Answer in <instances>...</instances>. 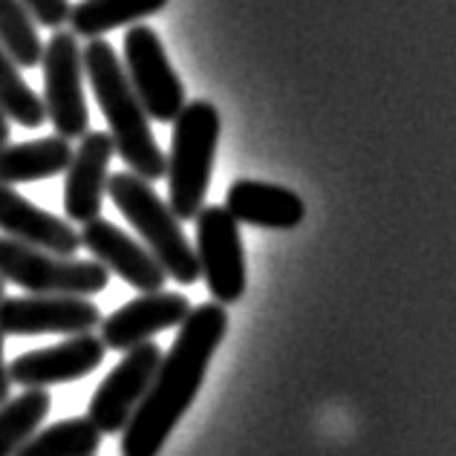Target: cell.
Wrapping results in <instances>:
<instances>
[{"instance_id":"1","label":"cell","mask_w":456,"mask_h":456,"mask_svg":"<svg viewBox=\"0 0 456 456\" xmlns=\"http://www.w3.org/2000/svg\"><path fill=\"white\" fill-rule=\"evenodd\" d=\"M228 312L223 304H202L179 327L171 350L162 355L156 376L122 430V456H156L179 419L194 404L208 364L225 338Z\"/></svg>"},{"instance_id":"2","label":"cell","mask_w":456,"mask_h":456,"mask_svg":"<svg viewBox=\"0 0 456 456\" xmlns=\"http://www.w3.org/2000/svg\"><path fill=\"white\" fill-rule=\"evenodd\" d=\"M81 58L84 76L90 78L95 102L110 125L116 153L136 176L148 179V183L162 179L167 174V156L156 145L151 118L125 73V64L118 61L116 46L104 38H93L81 50Z\"/></svg>"},{"instance_id":"3","label":"cell","mask_w":456,"mask_h":456,"mask_svg":"<svg viewBox=\"0 0 456 456\" xmlns=\"http://www.w3.org/2000/svg\"><path fill=\"white\" fill-rule=\"evenodd\" d=\"M220 142V113L206 99L188 102L174 122L167 153V206L176 220H197L206 208Z\"/></svg>"},{"instance_id":"4","label":"cell","mask_w":456,"mask_h":456,"mask_svg":"<svg viewBox=\"0 0 456 456\" xmlns=\"http://www.w3.org/2000/svg\"><path fill=\"white\" fill-rule=\"evenodd\" d=\"M107 194H110L113 206L122 211V217L145 240L151 255L162 263L167 278L183 286H191L202 278L197 248L188 243L176 214L156 194L148 179L136 176L134 171H122L107 179Z\"/></svg>"},{"instance_id":"5","label":"cell","mask_w":456,"mask_h":456,"mask_svg":"<svg viewBox=\"0 0 456 456\" xmlns=\"http://www.w3.org/2000/svg\"><path fill=\"white\" fill-rule=\"evenodd\" d=\"M0 278L29 295L90 297L107 289L110 272L99 260L61 257L0 234Z\"/></svg>"},{"instance_id":"6","label":"cell","mask_w":456,"mask_h":456,"mask_svg":"<svg viewBox=\"0 0 456 456\" xmlns=\"http://www.w3.org/2000/svg\"><path fill=\"white\" fill-rule=\"evenodd\" d=\"M44 110L55 127V136L81 139L90 134V107L84 99V58L73 32L55 29L44 46Z\"/></svg>"},{"instance_id":"7","label":"cell","mask_w":456,"mask_h":456,"mask_svg":"<svg viewBox=\"0 0 456 456\" xmlns=\"http://www.w3.org/2000/svg\"><path fill=\"white\" fill-rule=\"evenodd\" d=\"M125 73L134 84L142 107L148 118H156L162 125H174L183 113L185 87L174 73L167 53L148 23H136L125 35Z\"/></svg>"},{"instance_id":"8","label":"cell","mask_w":456,"mask_h":456,"mask_svg":"<svg viewBox=\"0 0 456 456\" xmlns=\"http://www.w3.org/2000/svg\"><path fill=\"white\" fill-rule=\"evenodd\" d=\"M200 274L217 304H237L246 292V251L240 223L225 206H206L197 214Z\"/></svg>"},{"instance_id":"9","label":"cell","mask_w":456,"mask_h":456,"mask_svg":"<svg viewBox=\"0 0 456 456\" xmlns=\"http://www.w3.org/2000/svg\"><path fill=\"white\" fill-rule=\"evenodd\" d=\"M159 362H162V350L153 341H145L134 346V350H127L122 362L104 376L87 407V419L102 430V436L122 434L127 428L136 407L145 399Z\"/></svg>"},{"instance_id":"10","label":"cell","mask_w":456,"mask_h":456,"mask_svg":"<svg viewBox=\"0 0 456 456\" xmlns=\"http://www.w3.org/2000/svg\"><path fill=\"white\" fill-rule=\"evenodd\" d=\"M102 323V309L87 297L69 295H20L0 301L4 335H84Z\"/></svg>"},{"instance_id":"11","label":"cell","mask_w":456,"mask_h":456,"mask_svg":"<svg viewBox=\"0 0 456 456\" xmlns=\"http://www.w3.org/2000/svg\"><path fill=\"white\" fill-rule=\"evenodd\" d=\"M107 346L102 335L95 338L93 332L73 335L55 346H44V350H32L27 355H18L9 364L12 384H20L23 390H46L55 384H69L84 376H90L93 370H99L104 362Z\"/></svg>"},{"instance_id":"12","label":"cell","mask_w":456,"mask_h":456,"mask_svg":"<svg viewBox=\"0 0 456 456\" xmlns=\"http://www.w3.org/2000/svg\"><path fill=\"white\" fill-rule=\"evenodd\" d=\"M78 234L81 248H87L93 260H99L107 272L118 274L127 286H134L142 295L165 289L167 272L162 269V263L151 255L148 246H142L118 225L99 217L84 225Z\"/></svg>"},{"instance_id":"13","label":"cell","mask_w":456,"mask_h":456,"mask_svg":"<svg viewBox=\"0 0 456 456\" xmlns=\"http://www.w3.org/2000/svg\"><path fill=\"white\" fill-rule=\"evenodd\" d=\"M191 315V304L179 292H148L134 297L113 315L102 318V341L107 350H134V346L151 341L156 332L171 327H183Z\"/></svg>"},{"instance_id":"14","label":"cell","mask_w":456,"mask_h":456,"mask_svg":"<svg viewBox=\"0 0 456 456\" xmlns=\"http://www.w3.org/2000/svg\"><path fill=\"white\" fill-rule=\"evenodd\" d=\"M116 156L113 136L104 130L81 136L78 151H73V162L67 167L64 179V211L69 223L87 225L102 217L104 194H107V167Z\"/></svg>"},{"instance_id":"15","label":"cell","mask_w":456,"mask_h":456,"mask_svg":"<svg viewBox=\"0 0 456 456\" xmlns=\"http://www.w3.org/2000/svg\"><path fill=\"white\" fill-rule=\"evenodd\" d=\"M0 234L61 257H76L81 248V234L69 220L38 208L12 185H0Z\"/></svg>"},{"instance_id":"16","label":"cell","mask_w":456,"mask_h":456,"mask_svg":"<svg viewBox=\"0 0 456 456\" xmlns=\"http://www.w3.org/2000/svg\"><path fill=\"white\" fill-rule=\"evenodd\" d=\"M225 208L237 223H248L272 232H292L304 223L306 206L295 191L257 179H237L225 194Z\"/></svg>"},{"instance_id":"17","label":"cell","mask_w":456,"mask_h":456,"mask_svg":"<svg viewBox=\"0 0 456 456\" xmlns=\"http://www.w3.org/2000/svg\"><path fill=\"white\" fill-rule=\"evenodd\" d=\"M73 162V148L61 136H46L0 148V185H23L64 174Z\"/></svg>"},{"instance_id":"18","label":"cell","mask_w":456,"mask_h":456,"mask_svg":"<svg viewBox=\"0 0 456 456\" xmlns=\"http://www.w3.org/2000/svg\"><path fill=\"white\" fill-rule=\"evenodd\" d=\"M167 0H78L69 9V32L76 38H102L110 29L127 27L162 12Z\"/></svg>"},{"instance_id":"19","label":"cell","mask_w":456,"mask_h":456,"mask_svg":"<svg viewBox=\"0 0 456 456\" xmlns=\"http://www.w3.org/2000/svg\"><path fill=\"white\" fill-rule=\"evenodd\" d=\"M102 448V430L87 416L61 419L23 442L15 456H95Z\"/></svg>"},{"instance_id":"20","label":"cell","mask_w":456,"mask_h":456,"mask_svg":"<svg viewBox=\"0 0 456 456\" xmlns=\"http://www.w3.org/2000/svg\"><path fill=\"white\" fill-rule=\"evenodd\" d=\"M53 407L46 390H23L18 399L0 404V456H15L18 448L41 428Z\"/></svg>"},{"instance_id":"21","label":"cell","mask_w":456,"mask_h":456,"mask_svg":"<svg viewBox=\"0 0 456 456\" xmlns=\"http://www.w3.org/2000/svg\"><path fill=\"white\" fill-rule=\"evenodd\" d=\"M0 46L12 55L20 69H32L41 64L44 44L35 29V18L23 0H0Z\"/></svg>"},{"instance_id":"22","label":"cell","mask_w":456,"mask_h":456,"mask_svg":"<svg viewBox=\"0 0 456 456\" xmlns=\"http://www.w3.org/2000/svg\"><path fill=\"white\" fill-rule=\"evenodd\" d=\"M0 110L23 127H41L46 122L41 95L20 76V67L12 61L4 46H0Z\"/></svg>"},{"instance_id":"23","label":"cell","mask_w":456,"mask_h":456,"mask_svg":"<svg viewBox=\"0 0 456 456\" xmlns=\"http://www.w3.org/2000/svg\"><path fill=\"white\" fill-rule=\"evenodd\" d=\"M23 6L29 9L35 23H41L46 29H58L61 23L69 20V0H23Z\"/></svg>"},{"instance_id":"24","label":"cell","mask_w":456,"mask_h":456,"mask_svg":"<svg viewBox=\"0 0 456 456\" xmlns=\"http://www.w3.org/2000/svg\"><path fill=\"white\" fill-rule=\"evenodd\" d=\"M4 338H6V335L0 332V404H6V402H9V390H12L9 364L4 362Z\"/></svg>"},{"instance_id":"25","label":"cell","mask_w":456,"mask_h":456,"mask_svg":"<svg viewBox=\"0 0 456 456\" xmlns=\"http://www.w3.org/2000/svg\"><path fill=\"white\" fill-rule=\"evenodd\" d=\"M9 139H12V130H9V118H6V113L0 110V148L4 145H9Z\"/></svg>"},{"instance_id":"26","label":"cell","mask_w":456,"mask_h":456,"mask_svg":"<svg viewBox=\"0 0 456 456\" xmlns=\"http://www.w3.org/2000/svg\"><path fill=\"white\" fill-rule=\"evenodd\" d=\"M4 297H6V281L0 278V301H4Z\"/></svg>"}]
</instances>
